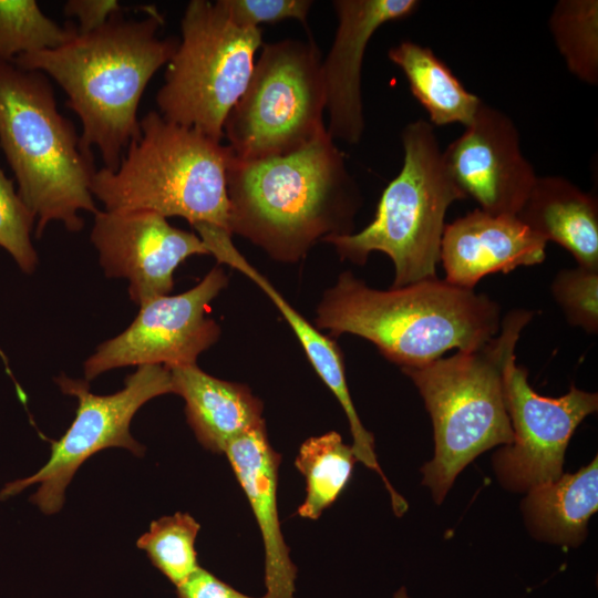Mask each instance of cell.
<instances>
[{
	"instance_id": "cell-32",
	"label": "cell",
	"mask_w": 598,
	"mask_h": 598,
	"mask_svg": "<svg viewBox=\"0 0 598 598\" xmlns=\"http://www.w3.org/2000/svg\"><path fill=\"white\" fill-rule=\"evenodd\" d=\"M393 598H410L408 595V591L405 587H401L395 594Z\"/></svg>"
},
{
	"instance_id": "cell-18",
	"label": "cell",
	"mask_w": 598,
	"mask_h": 598,
	"mask_svg": "<svg viewBox=\"0 0 598 598\" xmlns=\"http://www.w3.org/2000/svg\"><path fill=\"white\" fill-rule=\"evenodd\" d=\"M205 245L209 255H213L219 264L228 265L248 277L274 302L299 340L315 371L342 406L353 437L352 450L357 461L375 471L389 493H392L393 487L377 461L373 435L365 430L355 411L347 384L343 354L333 338L322 334L288 303L271 282L239 252L233 244L230 234L215 233L205 240Z\"/></svg>"
},
{
	"instance_id": "cell-28",
	"label": "cell",
	"mask_w": 598,
	"mask_h": 598,
	"mask_svg": "<svg viewBox=\"0 0 598 598\" xmlns=\"http://www.w3.org/2000/svg\"><path fill=\"white\" fill-rule=\"evenodd\" d=\"M551 293L567 321L587 333L598 331V269L578 266L559 270Z\"/></svg>"
},
{
	"instance_id": "cell-30",
	"label": "cell",
	"mask_w": 598,
	"mask_h": 598,
	"mask_svg": "<svg viewBox=\"0 0 598 598\" xmlns=\"http://www.w3.org/2000/svg\"><path fill=\"white\" fill-rule=\"evenodd\" d=\"M122 11L116 0H69L63 7L66 17L78 20L79 34L101 28L113 14Z\"/></svg>"
},
{
	"instance_id": "cell-11",
	"label": "cell",
	"mask_w": 598,
	"mask_h": 598,
	"mask_svg": "<svg viewBox=\"0 0 598 598\" xmlns=\"http://www.w3.org/2000/svg\"><path fill=\"white\" fill-rule=\"evenodd\" d=\"M228 281L218 265L187 291L162 296L140 306L134 321L116 337L101 343L84 362V380L89 382L109 370L126 365L196 364L198 355L219 339L220 327L207 312Z\"/></svg>"
},
{
	"instance_id": "cell-2",
	"label": "cell",
	"mask_w": 598,
	"mask_h": 598,
	"mask_svg": "<svg viewBox=\"0 0 598 598\" xmlns=\"http://www.w3.org/2000/svg\"><path fill=\"white\" fill-rule=\"evenodd\" d=\"M163 17L152 8L143 19L113 14L101 28L76 34L51 49L21 54L12 63L54 80L65 105L79 117L82 146L96 147L103 167L113 172L131 143L141 137L142 95L154 74L168 63L178 39L162 38Z\"/></svg>"
},
{
	"instance_id": "cell-20",
	"label": "cell",
	"mask_w": 598,
	"mask_h": 598,
	"mask_svg": "<svg viewBox=\"0 0 598 598\" xmlns=\"http://www.w3.org/2000/svg\"><path fill=\"white\" fill-rule=\"evenodd\" d=\"M516 216L546 243L568 250L578 266L598 269V203L592 194L561 176H537Z\"/></svg>"
},
{
	"instance_id": "cell-29",
	"label": "cell",
	"mask_w": 598,
	"mask_h": 598,
	"mask_svg": "<svg viewBox=\"0 0 598 598\" xmlns=\"http://www.w3.org/2000/svg\"><path fill=\"white\" fill-rule=\"evenodd\" d=\"M231 21L240 27L260 28L295 19L307 25L313 1L310 0H218Z\"/></svg>"
},
{
	"instance_id": "cell-7",
	"label": "cell",
	"mask_w": 598,
	"mask_h": 598,
	"mask_svg": "<svg viewBox=\"0 0 598 598\" xmlns=\"http://www.w3.org/2000/svg\"><path fill=\"white\" fill-rule=\"evenodd\" d=\"M401 137L402 168L383 189L373 220L359 233L322 240L354 265H364L373 251L385 254L394 265V288L437 277L446 212L464 199L444 169L430 122L409 123Z\"/></svg>"
},
{
	"instance_id": "cell-16",
	"label": "cell",
	"mask_w": 598,
	"mask_h": 598,
	"mask_svg": "<svg viewBox=\"0 0 598 598\" xmlns=\"http://www.w3.org/2000/svg\"><path fill=\"white\" fill-rule=\"evenodd\" d=\"M546 244L517 216L476 208L445 225L440 262L447 282L474 290L487 275L542 264Z\"/></svg>"
},
{
	"instance_id": "cell-15",
	"label": "cell",
	"mask_w": 598,
	"mask_h": 598,
	"mask_svg": "<svg viewBox=\"0 0 598 598\" xmlns=\"http://www.w3.org/2000/svg\"><path fill=\"white\" fill-rule=\"evenodd\" d=\"M338 27L322 60L328 112L327 133L334 140L358 144L365 122L361 73L367 45L383 24L416 12V0H336Z\"/></svg>"
},
{
	"instance_id": "cell-5",
	"label": "cell",
	"mask_w": 598,
	"mask_h": 598,
	"mask_svg": "<svg viewBox=\"0 0 598 598\" xmlns=\"http://www.w3.org/2000/svg\"><path fill=\"white\" fill-rule=\"evenodd\" d=\"M0 147L39 238L52 221L79 231V212H99L91 193L94 161L56 106L49 78L0 61Z\"/></svg>"
},
{
	"instance_id": "cell-14",
	"label": "cell",
	"mask_w": 598,
	"mask_h": 598,
	"mask_svg": "<svg viewBox=\"0 0 598 598\" xmlns=\"http://www.w3.org/2000/svg\"><path fill=\"white\" fill-rule=\"evenodd\" d=\"M442 162L464 199L471 197L493 215L516 216L537 178L523 155L513 120L484 102L442 152Z\"/></svg>"
},
{
	"instance_id": "cell-19",
	"label": "cell",
	"mask_w": 598,
	"mask_h": 598,
	"mask_svg": "<svg viewBox=\"0 0 598 598\" xmlns=\"http://www.w3.org/2000/svg\"><path fill=\"white\" fill-rule=\"evenodd\" d=\"M168 369L187 422L206 450L221 454L233 440L265 424L264 404L247 385L215 378L196 364Z\"/></svg>"
},
{
	"instance_id": "cell-4",
	"label": "cell",
	"mask_w": 598,
	"mask_h": 598,
	"mask_svg": "<svg viewBox=\"0 0 598 598\" xmlns=\"http://www.w3.org/2000/svg\"><path fill=\"white\" fill-rule=\"evenodd\" d=\"M533 317L530 310L513 309L502 319L498 333L483 346L402 369L419 390L432 420L434 457L422 472L423 484L436 504L476 456L512 442L504 372Z\"/></svg>"
},
{
	"instance_id": "cell-22",
	"label": "cell",
	"mask_w": 598,
	"mask_h": 598,
	"mask_svg": "<svg viewBox=\"0 0 598 598\" xmlns=\"http://www.w3.org/2000/svg\"><path fill=\"white\" fill-rule=\"evenodd\" d=\"M388 56L404 73L413 96L427 111L432 125L467 126L483 101L467 91L451 69L427 47L402 41Z\"/></svg>"
},
{
	"instance_id": "cell-27",
	"label": "cell",
	"mask_w": 598,
	"mask_h": 598,
	"mask_svg": "<svg viewBox=\"0 0 598 598\" xmlns=\"http://www.w3.org/2000/svg\"><path fill=\"white\" fill-rule=\"evenodd\" d=\"M34 221L35 216L0 166V247L10 254L25 274H32L38 265V255L31 240Z\"/></svg>"
},
{
	"instance_id": "cell-23",
	"label": "cell",
	"mask_w": 598,
	"mask_h": 598,
	"mask_svg": "<svg viewBox=\"0 0 598 598\" xmlns=\"http://www.w3.org/2000/svg\"><path fill=\"white\" fill-rule=\"evenodd\" d=\"M355 461L352 446L336 431L306 440L295 461L306 480V498L297 514L318 519L347 486Z\"/></svg>"
},
{
	"instance_id": "cell-8",
	"label": "cell",
	"mask_w": 598,
	"mask_h": 598,
	"mask_svg": "<svg viewBox=\"0 0 598 598\" xmlns=\"http://www.w3.org/2000/svg\"><path fill=\"white\" fill-rule=\"evenodd\" d=\"M181 34L156 94L157 112L221 142L226 117L250 80L262 31L237 25L218 0H192Z\"/></svg>"
},
{
	"instance_id": "cell-21",
	"label": "cell",
	"mask_w": 598,
	"mask_h": 598,
	"mask_svg": "<svg viewBox=\"0 0 598 598\" xmlns=\"http://www.w3.org/2000/svg\"><path fill=\"white\" fill-rule=\"evenodd\" d=\"M598 509L597 456L574 474L528 491L523 511L530 532L543 540L577 546Z\"/></svg>"
},
{
	"instance_id": "cell-26",
	"label": "cell",
	"mask_w": 598,
	"mask_h": 598,
	"mask_svg": "<svg viewBox=\"0 0 598 598\" xmlns=\"http://www.w3.org/2000/svg\"><path fill=\"white\" fill-rule=\"evenodd\" d=\"M199 529L200 525L192 515L177 512L153 520L150 529L138 537L136 546L176 587L199 567L195 550Z\"/></svg>"
},
{
	"instance_id": "cell-1",
	"label": "cell",
	"mask_w": 598,
	"mask_h": 598,
	"mask_svg": "<svg viewBox=\"0 0 598 598\" xmlns=\"http://www.w3.org/2000/svg\"><path fill=\"white\" fill-rule=\"evenodd\" d=\"M229 227L272 259L295 264L327 237L353 233L362 195L328 133L285 155L227 167Z\"/></svg>"
},
{
	"instance_id": "cell-25",
	"label": "cell",
	"mask_w": 598,
	"mask_h": 598,
	"mask_svg": "<svg viewBox=\"0 0 598 598\" xmlns=\"http://www.w3.org/2000/svg\"><path fill=\"white\" fill-rule=\"evenodd\" d=\"M78 34L76 25H59L34 0H0V61L58 48Z\"/></svg>"
},
{
	"instance_id": "cell-6",
	"label": "cell",
	"mask_w": 598,
	"mask_h": 598,
	"mask_svg": "<svg viewBox=\"0 0 598 598\" xmlns=\"http://www.w3.org/2000/svg\"><path fill=\"white\" fill-rule=\"evenodd\" d=\"M140 123L141 137L127 147L120 166L94 173L93 197L107 212L148 210L182 217L196 231L214 228L231 234L226 186L231 148L157 111H150Z\"/></svg>"
},
{
	"instance_id": "cell-10",
	"label": "cell",
	"mask_w": 598,
	"mask_h": 598,
	"mask_svg": "<svg viewBox=\"0 0 598 598\" xmlns=\"http://www.w3.org/2000/svg\"><path fill=\"white\" fill-rule=\"evenodd\" d=\"M55 381L63 393L78 400L73 422L52 442L50 457L40 470L7 483L0 491V501H6L38 484L30 502L45 515L62 508L68 485L93 454L107 447H124L143 456L145 447L132 436L131 421L150 400L174 393L171 370L159 364L137 367L126 377L124 388L109 395L92 393L85 380L61 375Z\"/></svg>"
},
{
	"instance_id": "cell-9",
	"label": "cell",
	"mask_w": 598,
	"mask_h": 598,
	"mask_svg": "<svg viewBox=\"0 0 598 598\" xmlns=\"http://www.w3.org/2000/svg\"><path fill=\"white\" fill-rule=\"evenodd\" d=\"M324 111L322 59L313 40L267 43L226 117L224 137L238 158L285 155L327 133Z\"/></svg>"
},
{
	"instance_id": "cell-31",
	"label": "cell",
	"mask_w": 598,
	"mask_h": 598,
	"mask_svg": "<svg viewBox=\"0 0 598 598\" xmlns=\"http://www.w3.org/2000/svg\"><path fill=\"white\" fill-rule=\"evenodd\" d=\"M177 598H256L245 595L200 566L176 586ZM264 598V597H260Z\"/></svg>"
},
{
	"instance_id": "cell-17",
	"label": "cell",
	"mask_w": 598,
	"mask_h": 598,
	"mask_svg": "<svg viewBox=\"0 0 598 598\" xmlns=\"http://www.w3.org/2000/svg\"><path fill=\"white\" fill-rule=\"evenodd\" d=\"M228 462L244 489L259 526L265 548L264 598H295L297 567L283 539L277 509L281 456L269 443L262 424L233 440Z\"/></svg>"
},
{
	"instance_id": "cell-13",
	"label": "cell",
	"mask_w": 598,
	"mask_h": 598,
	"mask_svg": "<svg viewBox=\"0 0 598 598\" xmlns=\"http://www.w3.org/2000/svg\"><path fill=\"white\" fill-rule=\"evenodd\" d=\"M91 240L105 275L127 279L130 298L138 306L167 296L176 268L188 257L209 255L198 235L148 210H99Z\"/></svg>"
},
{
	"instance_id": "cell-12",
	"label": "cell",
	"mask_w": 598,
	"mask_h": 598,
	"mask_svg": "<svg viewBox=\"0 0 598 598\" xmlns=\"http://www.w3.org/2000/svg\"><path fill=\"white\" fill-rule=\"evenodd\" d=\"M513 357L504 372V400L513 440L493 456L502 485L529 489L563 474L565 452L581 421L598 409L597 393L571 385L559 398L543 396L528 383V371Z\"/></svg>"
},
{
	"instance_id": "cell-24",
	"label": "cell",
	"mask_w": 598,
	"mask_h": 598,
	"mask_svg": "<svg viewBox=\"0 0 598 598\" xmlns=\"http://www.w3.org/2000/svg\"><path fill=\"white\" fill-rule=\"evenodd\" d=\"M549 28L568 70L581 81L597 84L598 1H558Z\"/></svg>"
},
{
	"instance_id": "cell-3",
	"label": "cell",
	"mask_w": 598,
	"mask_h": 598,
	"mask_svg": "<svg viewBox=\"0 0 598 598\" xmlns=\"http://www.w3.org/2000/svg\"><path fill=\"white\" fill-rule=\"evenodd\" d=\"M315 322L331 338L349 333L370 341L403 369L483 346L498 333L502 317L495 300L445 279L380 290L348 270L323 292Z\"/></svg>"
}]
</instances>
